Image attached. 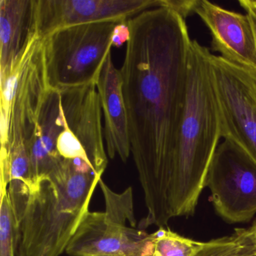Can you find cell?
<instances>
[{
	"instance_id": "1",
	"label": "cell",
	"mask_w": 256,
	"mask_h": 256,
	"mask_svg": "<svg viewBox=\"0 0 256 256\" xmlns=\"http://www.w3.org/2000/svg\"><path fill=\"white\" fill-rule=\"evenodd\" d=\"M122 68L131 154L144 192L140 226H167L168 193L184 118L192 40L186 19L164 7L128 20Z\"/></svg>"
},
{
	"instance_id": "2",
	"label": "cell",
	"mask_w": 256,
	"mask_h": 256,
	"mask_svg": "<svg viewBox=\"0 0 256 256\" xmlns=\"http://www.w3.org/2000/svg\"><path fill=\"white\" fill-rule=\"evenodd\" d=\"M209 49L192 40L184 118L168 193L172 218L193 216L222 137Z\"/></svg>"
},
{
	"instance_id": "3",
	"label": "cell",
	"mask_w": 256,
	"mask_h": 256,
	"mask_svg": "<svg viewBox=\"0 0 256 256\" xmlns=\"http://www.w3.org/2000/svg\"><path fill=\"white\" fill-rule=\"evenodd\" d=\"M102 174L82 160H64L31 190L20 224L24 256L66 252Z\"/></svg>"
},
{
	"instance_id": "4",
	"label": "cell",
	"mask_w": 256,
	"mask_h": 256,
	"mask_svg": "<svg viewBox=\"0 0 256 256\" xmlns=\"http://www.w3.org/2000/svg\"><path fill=\"white\" fill-rule=\"evenodd\" d=\"M1 80V184L31 186L29 146L49 86L43 40L34 31L11 71Z\"/></svg>"
},
{
	"instance_id": "5",
	"label": "cell",
	"mask_w": 256,
	"mask_h": 256,
	"mask_svg": "<svg viewBox=\"0 0 256 256\" xmlns=\"http://www.w3.org/2000/svg\"><path fill=\"white\" fill-rule=\"evenodd\" d=\"M120 22L70 26L42 38L48 86L62 90L96 84L112 54L114 31Z\"/></svg>"
},
{
	"instance_id": "6",
	"label": "cell",
	"mask_w": 256,
	"mask_h": 256,
	"mask_svg": "<svg viewBox=\"0 0 256 256\" xmlns=\"http://www.w3.org/2000/svg\"><path fill=\"white\" fill-rule=\"evenodd\" d=\"M106 210L88 211L67 246L70 256H154V233L136 227L132 190L112 191L102 180Z\"/></svg>"
},
{
	"instance_id": "7",
	"label": "cell",
	"mask_w": 256,
	"mask_h": 256,
	"mask_svg": "<svg viewBox=\"0 0 256 256\" xmlns=\"http://www.w3.org/2000/svg\"><path fill=\"white\" fill-rule=\"evenodd\" d=\"M210 64L222 137L256 163V72L212 54Z\"/></svg>"
},
{
	"instance_id": "8",
	"label": "cell",
	"mask_w": 256,
	"mask_h": 256,
	"mask_svg": "<svg viewBox=\"0 0 256 256\" xmlns=\"http://www.w3.org/2000/svg\"><path fill=\"white\" fill-rule=\"evenodd\" d=\"M214 209L228 223L246 222L256 214V163L233 142L220 144L206 175Z\"/></svg>"
},
{
	"instance_id": "9",
	"label": "cell",
	"mask_w": 256,
	"mask_h": 256,
	"mask_svg": "<svg viewBox=\"0 0 256 256\" xmlns=\"http://www.w3.org/2000/svg\"><path fill=\"white\" fill-rule=\"evenodd\" d=\"M158 7L160 0H34V31L44 38L70 26L125 22Z\"/></svg>"
},
{
	"instance_id": "10",
	"label": "cell",
	"mask_w": 256,
	"mask_h": 256,
	"mask_svg": "<svg viewBox=\"0 0 256 256\" xmlns=\"http://www.w3.org/2000/svg\"><path fill=\"white\" fill-rule=\"evenodd\" d=\"M194 13L211 34L218 56L256 72V35L248 14L229 11L208 0H197Z\"/></svg>"
},
{
	"instance_id": "11",
	"label": "cell",
	"mask_w": 256,
	"mask_h": 256,
	"mask_svg": "<svg viewBox=\"0 0 256 256\" xmlns=\"http://www.w3.org/2000/svg\"><path fill=\"white\" fill-rule=\"evenodd\" d=\"M64 126L65 116L60 91L49 86L43 98L29 146L34 187L38 181L47 178L62 161L56 143Z\"/></svg>"
},
{
	"instance_id": "12",
	"label": "cell",
	"mask_w": 256,
	"mask_h": 256,
	"mask_svg": "<svg viewBox=\"0 0 256 256\" xmlns=\"http://www.w3.org/2000/svg\"><path fill=\"white\" fill-rule=\"evenodd\" d=\"M96 86L104 116L103 132L108 156L112 160L118 156L126 162L131 154L126 108L120 70L115 67L112 54L103 67Z\"/></svg>"
},
{
	"instance_id": "13",
	"label": "cell",
	"mask_w": 256,
	"mask_h": 256,
	"mask_svg": "<svg viewBox=\"0 0 256 256\" xmlns=\"http://www.w3.org/2000/svg\"><path fill=\"white\" fill-rule=\"evenodd\" d=\"M34 31V0H0V78L11 71Z\"/></svg>"
},
{
	"instance_id": "14",
	"label": "cell",
	"mask_w": 256,
	"mask_h": 256,
	"mask_svg": "<svg viewBox=\"0 0 256 256\" xmlns=\"http://www.w3.org/2000/svg\"><path fill=\"white\" fill-rule=\"evenodd\" d=\"M192 256H256V246L248 228H235L229 236L203 242Z\"/></svg>"
},
{
	"instance_id": "15",
	"label": "cell",
	"mask_w": 256,
	"mask_h": 256,
	"mask_svg": "<svg viewBox=\"0 0 256 256\" xmlns=\"http://www.w3.org/2000/svg\"><path fill=\"white\" fill-rule=\"evenodd\" d=\"M20 244V226L16 220L7 190H1L0 256H16Z\"/></svg>"
},
{
	"instance_id": "16",
	"label": "cell",
	"mask_w": 256,
	"mask_h": 256,
	"mask_svg": "<svg viewBox=\"0 0 256 256\" xmlns=\"http://www.w3.org/2000/svg\"><path fill=\"white\" fill-rule=\"evenodd\" d=\"M154 235V256H192L203 244L164 228H160Z\"/></svg>"
},
{
	"instance_id": "17",
	"label": "cell",
	"mask_w": 256,
	"mask_h": 256,
	"mask_svg": "<svg viewBox=\"0 0 256 256\" xmlns=\"http://www.w3.org/2000/svg\"><path fill=\"white\" fill-rule=\"evenodd\" d=\"M197 0H161L160 7L168 8L186 19L194 13Z\"/></svg>"
},
{
	"instance_id": "18",
	"label": "cell",
	"mask_w": 256,
	"mask_h": 256,
	"mask_svg": "<svg viewBox=\"0 0 256 256\" xmlns=\"http://www.w3.org/2000/svg\"><path fill=\"white\" fill-rule=\"evenodd\" d=\"M130 28L128 26V20L120 22L116 25L113 34V46L116 48L120 47L125 42H128L130 40Z\"/></svg>"
},
{
	"instance_id": "19",
	"label": "cell",
	"mask_w": 256,
	"mask_h": 256,
	"mask_svg": "<svg viewBox=\"0 0 256 256\" xmlns=\"http://www.w3.org/2000/svg\"><path fill=\"white\" fill-rule=\"evenodd\" d=\"M238 2L247 14L256 20V0H239Z\"/></svg>"
},
{
	"instance_id": "20",
	"label": "cell",
	"mask_w": 256,
	"mask_h": 256,
	"mask_svg": "<svg viewBox=\"0 0 256 256\" xmlns=\"http://www.w3.org/2000/svg\"><path fill=\"white\" fill-rule=\"evenodd\" d=\"M248 229L250 230V235H251L253 242H254V246H256V220H254L251 227L248 228Z\"/></svg>"
},
{
	"instance_id": "21",
	"label": "cell",
	"mask_w": 256,
	"mask_h": 256,
	"mask_svg": "<svg viewBox=\"0 0 256 256\" xmlns=\"http://www.w3.org/2000/svg\"><path fill=\"white\" fill-rule=\"evenodd\" d=\"M250 17V18H251L253 26H254V32H256V19L253 18L252 17H251V16H248Z\"/></svg>"
}]
</instances>
